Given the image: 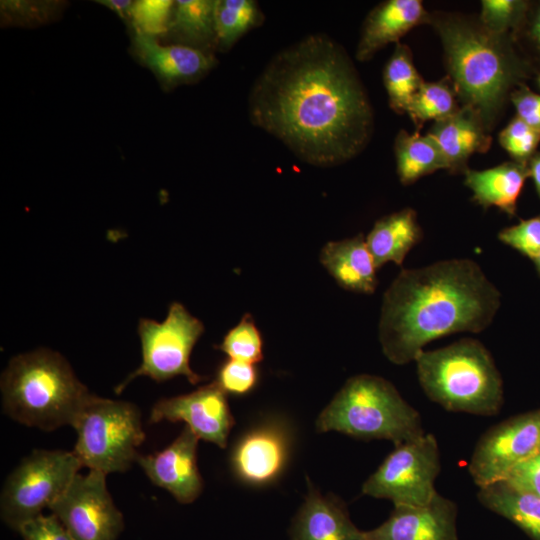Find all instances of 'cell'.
<instances>
[{
	"label": "cell",
	"mask_w": 540,
	"mask_h": 540,
	"mask_svg": "<svg viewBox=\"0 0 540 540\" xmlns=\"http://www.w3.org/2000/svg\"><path fill=\"white\" fill-rule=\"evenodd\" d=\"M254 126L316 166L358 155L373 131L372 108L345 50L325 34L309 35L278 52L253 83Z\"/></svg>",
	"instance_id": "obj_1"
},
{
	"label": "cell",
	"mask_w": 540,
	"mask_h": 540,
	"mask_svg": "<svg viewBox=\"0 0 540 540\" xmlns=\"http://www.w3.org/2000/svg\"><path fill=\"white\" fill-rule=\"evenodd\" d=\"M501 294L471 259L403 269L385 291L379 340L386 358L404 365L428 343L454 333H479L494 320Z\"/></svg>",
	"instance_id": "obj_2"
},
{
	"label": "cell",
	"mask_w": 540,
	"mask_h": 540,
	"mask_svg": "<svg viewBox=\"0 0 540 540\" xmlns=\"http://www.w3.org/2000/svg\"><path fill=\"white\" fill-rule=\"evenodd\" d=\"M1 393L7 416L43 431L72 426L92 395L61 354L44 348L10 360Z\"/></svg>",
	"instance_id": "obj_3"
},
{
	"label": "cell",
	"mask_w": 540,
	"mask_h": 540,
	"mask_svg": "<svg viewBox=\"0 0 540 540\" xmlns=\"http://www.w3.org/2000/svg\"><path fill=\"white\" fill-rule=\"evenodd\" d=\"M455 89L464 107L473 110L487 128L520 74L517 60L502 40L459 19H437Z\"/></svg>",
	"instance_id": "obj_4"
},
{
	"label": "cell",
	"mask_w": 540,
	"mask_h": 540,
	"mask_svg": "<svg viewBox=\"0 0 540 540\" xmlns=\"http://www.w3.org/2000/svg\"><path fill=\"white\" fill-rule=\"evenodd\" d=\"M414 362L423 392L445 410L479 416L500 411L503 381L480 341L463 338L436 350H423Z\"/></svg>",
	"instance_id": "obj_5"
},
{
	"label": "cell",
	"mask_w": 540,
	"mask_h": 540,
	"mask_svg": "<svg viewBox=\"0 0 540 540\" xmlns=\"http://www.w3.org/2000/svg\"><path fill=\"white\" fill-rule=\"evenodd\" d=\"M316 429L364 440H390L394 445L425 433L419 412L395 386L370 374L356 375L346 381L318 416Z\"/></svg>",
	"instance_id": "obj_6"
},
{
	"label": "cell",
	"mask_w": 540,
	"mask_h": 540,
	"mask_svg": "<svg viewBox=\"0 0 540 540\" xmlns=\"http://www.w3.org/2000/svg\"><path fill=\"white\" fill-rule=\"evenodd\" d=\"M72 427V450L83 467L105 473L124 472L137 462L145 433L138 407L130 402L90 396Z\"/></svg>",
	"instance_id": "obj_7"
},
{
	"label": "cell",
	"mask_w": 540,
	"mask_h": 540,
	"mask_svg": "<svg viewBox=\"0 0 540 540\" xmlns=\"http://www.w3.org/2000/svg\"><path fill=\"white\" fill-rule=\"evenodd\" d=\"M82 467L73 451L34 450L6 478L0 497L2 521L17 531L49 508Z\"/></svg>",
	"instance_id": "obj_8"
},
{
	"label": "cell",
	"mask_w": 540,
	"mask_h": 540,
	"mask_svg": "<svg viewBox=\"0 0 540 540\" xmlns=\"http://www.w3.org/2000/svg\"><path fill=\"white\" fill-rule=\"evenodd\" d=\"M203 332V323L179 302L170 304L167 317L162 322L141 318L138 334L142 362L115 388V393H121L133 379L141 376L156 382L176 376H185L191 384L202 381L204 377L190 367V355Z\"/></svg>",
	"instance_id": "obj_9"
},
{
	"label": "cell",
	"mask_w": 540,
	"mask_h": 540,
	"mask_svg": "<svg viewBox=\"0 0 540 540\" xmlns=\"http://www.w3.org/2000/svg\"><path fill=\"white\" fill-rule=\"evenodd\" d=\"M440 451L431 433L395 445L362 485V493L395 505H425L436 495Z\"/></svg>",
	"instance_id": "obj_10"
},
{
	"label": "cell",
	"mask_w": 540,
	"mask_h": 540,
	"mask_svg": "<svg viewBox=\"0 0 540 540\" xmlns=\"http://www.w3.org/2000/svg\"><path fill=\"white\" fill-rule=\"evenodd\" d=\"M106 474L78 473L49 507L73 540H117L124 519L107 489Z\"/></svg>",
	"instance_id": "obj_11"
},
{
	"label": "cell",
	"mask_w": 540,
	"mask_h": 540,
	"mask_svg": "<svg viewBox=\"0 0 540 540\" xmlns=\"http://www.w3.org/2000/svg\"><path fill=\"white\" fill-rule=\"evenodd\" d=\"M540 453V409L488 429L478 440L468 465L480 488L505 480L520 464Z\"/></svg>",
	"instance_id": "obj_12"
},
{
	"label": "cell",
	"mask_w": 540,
	"mask_h": 540,
	"mask_svg": "<svg viewBox=\"0 0 540 540\" xmlns=\"http://www.w3.org/2000/svg\"><path fill=\"white\" fill-rule=\"evenodd\" d=\"M182 421L199 438L225 448L234 418L226 393L216 382L197 390L157 401L150 413V423Z\"/></svg>",
	"instance_id": "obj_13"
},
{
	"label": "cell",
	"mask_w": 540,
	"mask_h": 540,
	"mask_svg": "<svg viewBox=\"0 0 540 540\" xmlns=\"http://www.w3.org/2000/svg\"><path fill=\"white\" fill-rule=\"evenodd\" d=\"M199 440L185 425L180 435L166 448L137 459L150 481L167 490L182 504L192 503L203 490L197 464Z\"/></svg>",
	"instance_id": "obj_14"
},
{
	"label": "cell",
	"mask_w": 540,
	"mask_h": 540,
	"mask_svg": "<svg viewBox=\"0 0 540 540\" xmlns=\"http://www.w3.org/2000/svg\"><path fill=\"white\" fill-rule=\"evenodd\" d=\"M366 533L369 540H458L457 505L439 493L425 505H395L385 522Z\"/></svg>",
	"instance_id": "obj_15"
},
{
	"label": "cell",
	"mask_w": 540,
	"mask_h": 540,
	"mask_svg": "<svg viewBox=\"0 0 540 540\" xmlns=\"http://www.w3.org/2000/svg\"><path fill=\"white\" fill-rule=\"evenodd\" d=\"M131 46L137 60L150 69L165 88L203 78L216 64L212 53L183 44H161L156 37L132 29Z\"/></svg>",
	"instance_id": "obj_16"
},
{
	"label": "cell",
	"mask_w": 540,
	"mask_h": 540,
	"mask_svg": "<svg viewBox=\"0 0 540 540\" xmlns=\"http://www.w3.org/2000/svg\"><path fill=\"white\" fill-rule=\"evenodd\" d=\"M289 456V437L277 424H264L244 434L231 454V466L242 482L262 486L276 480Z\"/></svg>",
	"instance_id": "obj_17"
},
{
	"label": "cell",
	"mask_w": 540,
	"mask_h": 540,
	"mask_svg": "<svg viewBox=\"0 0 540 540\" xmlns=\"http://www.w3.org/2000/svg\"><path fill=\"white\" fill-rule=\"evenodd\" d=\"M291 540H369L351 521L345 504L322 495L309 483L308 494L291 528Z\"/></svg>",
	"instance_id": "obj_18"
},
{
	"label": "cell",
	"mask_w": 540,
	"mask_h": 540,
	"mask_svg": "<svg viewBox=\"0 0 540 540\" xmlns=\"http://www.w3.org/2000/svg\"><path fill=\"white\" fill-rule=\"evenodd\" d=\"M428 13L419 0H389L368 15L356 50L360 61L370 59L379 49L397 42L413 27L425 23Z\"/></svg>",
	"instance_id": "obj_19"
},
{
	"label": "cell",
	"mask_w": 540,
	"mask_h": 540,
	"mask_svg": "<svg viewBox=\"0 0 540 540\" xmlns=\"http://www.w3.org/2000/svg\"><path fill=\"white\" fill-rule=\"evenodd\" d=\"M320 261L338 285L346 290L372 294L377 288L378 268L362 234L325 244Z\"/></svg>",
	"instance_id": "obj_20"
},
{
	"label": "cell",
	"mask_w": 540,
	"mask_h": 540,
	"mask_svg": "<svg viewBox=\"0 0 540 540\" xmlns=\"http://www.w3.org/2000/svg\"><path fill=\"white\" fill-rule=\"evenodd\" d=\"M480 117L470 108L463 107L454 114L438 120L428 135L441 150L448 169H463L473 153L488 149L491 139Z\"/></svg>",
	"instance_id": "obj_21"
},
{
	"label": "cell",
	"mask_w": 540,
	"mask_h": 540,
	"mask_svg": "<svg viewBox=\"0 0 540 540\" xmlns=\"http://www.w3.org/2000/svg\"><path fill=\"white\" fill-rule=\"evenodd\" d=\"M529 176L528 163L506 162L486 170H466L465 185L473 192L478 204L485 208L495 206L513 216Z\"/></svg>",
	"instance_id": "obj_22"
},
{
	"label": "cell",
	"mask_w": 540,
	"mask_h": 540,
	"mask_svg": "<svg viewBox=\"0 0 540 540\" xmlns=\"http://www.w3.org/2000/svg\"><path fill=\"white\" fill-rule=\"evenodd\" d=\"M422 237L416 212L405 208L378 220L365 239L376 267L380 268L387 262L401 266Z\"/></svg>",
	"instance_id": "obj_23"
},
{
	"label": "cell",
	"mask_w": 540,
	"mask_h": 540,
	"mask_svg": "<svg viewBox=\"0 0 540 540\" xmlns=\"http://www.w3.org/2000/svg\"><path fill=\"white\" fill-rule=\"evenodd\" d=\"M477 498L484 507L517 525L532 540H540L538 495L499 481L480 487Z\"/></svg>",
	"instance_id": "obj_24"
},
{
	"label": "cell",
	"mask_w": 540,
	"mask_h": 540,
	"mask_svg": "<svg viewBox=\"0 0 540 540\" xmlns=\"http://www.w3.org/2000/svg\"><path fill=\"white\" fill-rule=\"evenodd\" d=\"M214 2L211 0H177L168 33L183 45L211 53L217 47Z\"/></svg>",
	"instance_id": "obj_25"
},
{
	"label": "cell",
	"mask_w": 540,
	"mask_h": 540,
	"mask_svg": "<svg viewBox=\"0 0 540 540\" xmlns=\"http://www.w3.org/2000/svg\"><path fill=\"white\" fill-rule=\"evenodd\" d=\"M395 154L397 173L404 184H410L436 170L448 169L441 150L428 134L401 131L395 141Z\"/></svg>",
	"instance_id": "obj_26"
},
{
	"label": "cell",
	"mask_w": 540,
	"mask_h": 540,
	"mask_svg": "<svg viewBox=\"0 0 540 540\" xmlns=\"http://www.w3.org/2000/svg\"><path fill=\"white\" fill-rule=\"evenodd\" d=\"M214 21L217 47L227 51L246 32L261 23L262 14L252 0H216Z\"/></svg>",
	"instance_id": "obj_27"
},
{
	"label": "cell",
	"mask_w": 540,
	"mask_h": 540,
	"mask_svg": "<svg viewBox=\"0 0 540 540\" xmlns=\"http://www.w3.org/2000/svg\"><path fill=\"white\" fill-rule=\"evenodd\" d=\"M383 80L391 108L398 113H406L410 101L424 82L413 64L407 46L396 45L385 66Z\"/></svg>",
	"instance_id": "obj_28"
},
{
	"label": "cell",
	"mask_w": 540,
	"mask_h": 540,
	"mask_svg": "<svg viewBox=\"0 0 540 540\" xmlns=\"http://www.w3.org/2000/svg\"><path fill=\"white\" fill-rule=\"evenodd\" d=\"M457 107L455 94L446 82H423L410 101L406 113L414 123L422 124L428 120H441L455 112Z\"/></svg>",
	"instance_id": "obj_29"
},
{
	"label": "cell",
	"mask_w": 540,
	"mask_h": 540,
	"mask_svg": "<svg viewBox=\"0 0 540 540\" xmlns=\"http://www.w3.org/2000/svg\"><path fill=\"white\" fill-rule=\"evenodd\" d=\"M218 348L230 359L255 364L263 359V341L252 317L244 315L241 321L224 337Z\"/></svg>",
	"instance_id": "obj_30"
},
{
	"label": "cell",
	"mask_w": 540,
	"mask_h": 540,
	"mask_svg": "<svg viewBox=\"0 0 540 540\" xmlns=\"http://www.w3.org/2000/svg\"><path fill=\"white\" fill-rule=\"evenodd\" d=\"M175 1H134L129 22L131 28L143 34L158 37L167 34L172 20Z\"/></svg>",
	"instance_id": "obj_31"
},
{
	"label": "cell",
	"mask_w": 540,
	"mask_h": 540,
	"mask_svg": "<svg viewBox=\"0 0 540 540\" xmlns=\"http://www.w3.org/2000/svg\"><path fill=\"white\" fill-rule=\"evenodd\" d=\"M527 3L517 0L482 1L481 24L491 34L503 36L522 19Z\"/></svg>",
	"instance_id": "obj_32"
},
{
	"label": "cell",
	"mask_w": 540,
	"mask_h": 540,
	"mask_svg": "<svg viewBox=\"0 0 540 540\" xmlns=\"http://www.w3.org/2000/svg\"><path fill=\"white\" fill-rule=\"evenodd\" d=\"M499 141L516 162L527 164L540 141V131L516 117L501 131Z\"/></svg>",
	"instance_id": "obj_33"
},
{
	"label": "cell",
	"mask_w": 540,
	"mask_h": 540,
	"mask_svg": "<svg viewBox=\"0 0 540 540\" xmlns=\"http://www.w3.org/2000/svg\"><path fill=\"white\" fill-rule=\"evenodd\" d=\"M498 239L533 261L540 254V214L502 229Z\"/></svg>",
	"instance_id": "obj_34"
},
{
	"label": "cell",
	"mask_w": 540,
	"mask_h": 540,
	"mask_svg": "<svg viewBox=\"0 0 540 540\" xmlns=\"http://www.w3.org/2000/svg\"><path fill=\"white\" fill-rule=\"evenodd\" d=\"M257 380L254 364L229 358L219 367L215 382L225 393L244 395L255 387Z\"/></svg>",
	"instance_id": "obj_35"
},
{
	"label": "cell",
	"mask_w": 540,
	"mask_h": 540,
	"mask_svg": "<svg viewBox=\"0 0 540 540\" xmlns=\"http://www.w3.org/2000/svg\"><path fill=\"white\" fill-rule=\"evenodd\" d=\"M24 540H73L61 521L43 513L24 522L17 530Z\"/></svg>",
	"instance_id": "obj_36"
},
{
	"label": "cell",
	"mask_w": 540,
	"mask_h": 540,
	"mask_svg": "<svg viewBox=\"0 0 540 540\" xmlns=\"http://www.w3.org/2000/svg\"><path fill=\"white\" fill-rule=\"evenodd\" d=\"M503 481L540 497V453L516 467Z\"/></svg>",
	"instance_id": "obj_37"
},
{
	"label": "cell",
	"mask_w": 540,
	"mask_h": 540,
	"mask_svg": "<svg viewBox=\"0 0 540 540\" xmlns=\"http://www.w3.org/2000/svg\"><path fill=\"white\" fill-rule=\"evenodd\" d=\"M517 117L540 131V95L522 87L512 94Z\"/></svg>",
	"instance_id": "obj_38"
},
{
	"label": "cell",
	"mask_w": 540,
	"mask_h": 540,
	"mask_svg": "<svg viewBox=\"0 0 540 540\" xmlns=\"http://www.w3.org/2000/svg\"><path fill=\"white\" fill-rule=\"evenodd\" d=\"M114 11L123 20L129 22L130 11L134 1L131 0H99L97 1Z\"/></svg>",
	"instance_id": "obj_39"
},
{
	"label": "cell",
	"mask_w": 540,
	"mask_h": 540,
	"mask_svg": "<svg viewBox=\"0 0 540 540\" xmlns=\"http://www.w3.org/2000/svg\"><path fill=\"white\" fill-rule=\"evenodd\" d=\"M529 175L532 177L536 192L540 197V153L534 154L528 161Z\"/></svg>",
	"instance_id": "obj_40"
},
{
	"label": "cell",
	"mask_w": 540,
	"mask_h": 540,
	"mask_svg": "<svg viewBox=\"0 0 540 540\" xmlns=\"http://www.w3.org/2000/svg\"><path fill=\"white\" fill-rule=\"evenodd\" d=\"M530 33L534 44L540 50V7L537 10L532 21Z\"/></svg>",
	"instance_id": "obj_41"
},
{
	"label": "cell",
	"mask_w": 540,
	"mask_h": 540,
	"mask_svg": "<svg viewBox=\"0 0 540 540\" xmlns=\"http://www.w3.org/2000/svg\"><path fill=\"white\" fill-rule=\"evenodd\" d=\"M536 270L538 274L540 275V254L533 260Z\"/></svg>",
	"instance_id": "obj_42"
},
{
	"label": "cell",
	"mask_w": 540,
	"mask_h": 540,
	"mask_svg": "<svg viewBox=\"0 0 540 540\" xmlns=\"http://www.w3.org/2000/svg\"><path fill=\"white\" fill-rule=\"evenodd\" d=\"M539 84H540V77H539Z\"/></svg>",
	"instance_id": "obj_43"
}]
</instances>
